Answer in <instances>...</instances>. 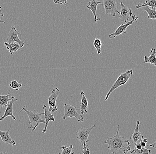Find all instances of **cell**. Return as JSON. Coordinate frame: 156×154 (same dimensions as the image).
<instances>
[{
	"instance_id": "25",
	"label": "cell",
	"mask_w": 156,
	"mask_h": 154,
	"mask_svg": "<svg viewBox=\"0 0 156 154\" xmlns=\"http://www.w3.org/2000/svg\"><path fill=\"white\" fill-rule=\"evenodd\" d=\"M9 86L12 89H15L16 90H19L20 88L22 86V84L19 83L16 81H12L10 82Z\"/></svg>"
},
{
	"instance_id": "1",
	"label": "cell",
	"mask_w": 156,
	"mask_h": 154,
	"mask_svg": "<svg viewBox=\"0 0 156 154\" xmlns=\"http://www.w3.org/2000/svg\"><path fill=\"white\" fill-rule=\"evenodd\" d=\"M105 144H108V149L114 154H126L130 151V142L124 136L119 134V125L117 126L115 135L107 138L104 141Z\"/></svg>"
},
{
	"instance_id": "26",
	"label": "cell",
	"mask_w": 156,
	"mask_h": 154,
	"mask_svg": "<svg viewBox=\"0 0 156 154\" xmlns=\"http://www.w3.org/2000/svg\"><path fill=\"white\" fill-rule=\"evenodd\" d=\"M53 2L55 4L60 5H63L67 6V0H53Z\"/></svg>"
},
{
	"instance_id": "16",
	"label": "cell",
	"mask_w": 156,
	"mask_h": 154,
	"mask_svg": "<svg viewBox=\"0 0 156 154\" xmlns=\"http://www.w3.org/2000/svg\"><path fill=\"white\" fill-rule=\"evenodd\" d=\"M15 101H14V100H11V101H9V104L7 107L6 108L3 116H1V117H0V121H1L4 120L7 117L9 116H11L13 119V120H16V118L13 115V113H12V106H13V103H14Z\"/></svg>"
},
{
	"instance_id": "27",
	"label": "cell",
	"mask_w": 156,
	"mask_h": 154,
	"mask_svg": "<svg viewBox=\"0 0 156 154\" xmlns=\"http://www.w3.org/2000/svg\"><path fill=\"white\" fill-rule=\"evenodd\" d=\"M82 153L83 154H89L90 153L89 149L88 148L87 145L86 143L84 144L83 145V149L82 151Z\"/></svg>"
},
{
	"instance_id": "30",
	"label": "cell",
	"mask_w": 156,
	"mask_h": 154,
	"mask_svg": "<svg viewBox=\"0 0 156 154\" xmlns=\"http://www.w3.org/2000/svg\"><path fill=\"white\" fill-rule=\"evenodd\" d=\"M147 146H149V147H151V148L152 147V148H155L156 149V141L153 144H147Z\"/></svg>"
},
{
	"instance_id": "24",
	"label": "cell",
	"mask_w": 156,
	"mask_h": 154,
	"mask_svg": "<svg viewBox=\"0 0 156 154\" xmlns=\"http://www.w3.org/2000/svg\"><path fill=\"white\" fill-rule=\"evenodd\" d=\"M73 145H70L68 147H66L65 145L62 146L61 149L62 150V154H74L75 152H73Z\"/></svg>"
},
{
	"instance_id": "31",
	"label": "cell",
	"mask_w": 156,
	"mask_h": 154,
	"mask_svg": "<svg viewBox=\"0 0 156 154\" xmlns=\"http://www.w3.org/2000/svg\"><path fill=\"white\" fill-rule=\"evenodd\" d=\"M140 144H141V147H146V143H145V142H143V141H141V142H140Z\"/></svg>"
},
{
	"instance_id": "12",
	"label": "cell",
	"mask_w": 156,
	"mask_h": 154,
	"mask_svg": "<svg viewBox=\"0 0 156 154\" xmlns=\"http://www.w3.org/2000/svg\"><path fill=\"white\" fill-rule=\"evenodd\" d=\"M98 4H102V2H99L98 0H91L90 2H89L87 6L88 9L91 11L94 16L95 23H97V21L100 20V18H98L96 15L97 6Z\"/></svg>"
},
{
	"instance_id": "7",
	"label": "cell",
	"mask_w": 156,
	"mask_h": 154,
	"mask_svg": "<svg viewBox=\"0 0 156 154\" xmlns=\"http://www.w3.org/2000/svg\"><path fill=\"white\" fill-rule=\"evenodd\" d=\"M60 91L57 88H55L51 91V95L49 96L48 100V111L51 113H54L58 110L56 105V99L59 95Z\"/></svg>"
},
{
	"instance_id": "14",
	"label": "cell",
	"mask_w": 156,
	"mask_h": 154,
	"mask_svg": "<svg viewBox=\"0 0 156 154\" xmlns=\"http://www.w3.org/2000/svg\"><path fill=\"white\" fill-rule=\"evenodd\" d=\"M11 128V126H10L8 130L6 131H2L0 130V136L2 141L6 144H11L12 146H14L16 145V143L13 139H12L9 134L10 130Z\"/></svg>"
},
{
	"instance_id": "8",
	"label": "cell",
	"mask_w": 156,
	"mask_h": 154,
	"mask_svg": "<svg viewBox=\"0 0 156 154\" xmlns=\"http://www.w3.org/2000/svg\"><path fill=\"white\" fill-rule=\"evenodd\" d=\"M95 127V125H94L91 127L87 128H80L77 131L76 135L78 140L80 142L82 146H83L84 144L89 142V135Z\"/></svg>"
},
{
	"instance_id": "9",
	"label": "cell",
	"mask_w": 156,
	"mask_h": 154,
	"mask_svg": "<svg viewBox=\"0 0 156 154\" xmlns=\"http://www.w3.org/2000/svg\"><path fill=\"white\" fill-rule=\"evenodd\" d=\"M20 34L14 26H12V29L9 31L7 38V42L10 44L12 43L16 42L20 46L23 47L24 46V42L22 40L20 39L19 38V35Z\"/></svg>"
},
{
	"instance_id": "2",
	"label": "cell",
	"mask_w": 156,
	"mask_h": 154,
	"mask_svg": "<svg viewBox=\"0 0 156 154\" xmlns=\"http://www.w3.org/2000/svg\"><path fill=\"white\" fill-rule=\"evenodd\" d=\"M24 111L26 113L29 118V124H31V127H29L32 131H34L39 124L41 123L45 124V120L42 119L41 116L44 114V113H38L36 110L28 111L26 109V106H24L19 113Z\"/></svg>"
},
{
	"instance_id": "10",
	"label": "cell",
	"mask_w": 156,
	"mask_h": 154,
	"mask_svg": "<svg viewBox=\"0 0 156 154\" xmlns=\"http://www.w3.org/2000/svg\"><path fill=\"white\" fill-rule=\"evenodd\" d=\"M121 12L120 13L119 18L122 22H127L133 15L132 10L131 9L127 7L122 2H120Z\"/></svg>"
},
{
	"instance_id": "21",
	"label": "cell",
	"mask_w": 156,
	"mask_h": 154,
	"mask_svg": "<svg viewBox=\"0 0 156 154\" xmlns=\"http://www.w3.org/2000/svg\"><path fill=\"white\" fill-rule=\"evenodd\" d=\"M148 6L150 8H156V0H146V2L143 3L138 4L136 5V8L137 9Z\"/></svg>"
},
{
	"instance_id": "29",
	"label": "cell",
	"mask_w": 156,
	"mask_h": 154,
	"mask_svg": "<svg viewBox=\"0 0 156 154\" xmlns=\"http://www.w3.org/2000/svg\"><path fill=\"white\" fill-rule=\"evenodd\" d=\"M134 145H135V149H138V150H140V149H142V147H141L140 143H138V144H135Z\"/></svg>"
},
{
	"instance_id": "13",
	"label": "cell",
	"mask_w": 156,
	"mask_h": 154,
	"mask_svg": "<svg viewBox=\"0 0 156 154\" xmlns=\"http://www.w3.org/2000/svg\"><path fill=\"white\" fill-rule=\"evenodd\" d=\"M43 109L44 112V117H45V126L44 129L42 131V133H45L47 131V129L48 126L49 122L50 121H55L54 116L51 114V113L48 111V109L46 105H44Z\"/></svg>"
},
{
	"instance_id": "22",
	"label": "cell",
	"mask_w": 156,
	"mask_h": 154,
	"mask_svg": "<svg viewBox=\"0 0 156 154\" xmlns=\"http://www.w3.org/2000/svg\"><path fill=\"white\" fill-rule=\"evenodd\" d=\"M131 154H151V150L145 148V147H142V149L138 150L136 149H133L130 151Z\"/></svg>"
},
{
	"instance_id": "19",
	"label": "cell",
	"mask_w": 156,
	"mask_h": 154,
	"mask_svg": "<svg viewBox=\"0 0 156 154\" xmlns=\"http://www.w3.org/2000/svg\"><path fill=\"white\" fill-rule=\"evenodd\" d=\"M4 45L6 47L7 49L9 51L10 54L12 55L15 52L20 50L22 47L20 46L18 43L14 42L9 44L6 42H5Z\"/></svg>"
},
{
	"instance_id": "6",
	"label": "cell",
	"mask_w": 156,
	"mask_h": 154,
	"mask_svg": "<svg viewBox=\"0 0 156 154\" xmlns=\"http://www.w3.org/2000/svg\"><path fill=\"white\" fill-rule=\"evenodd\" d=\"M132 20L129 22H126L125 24H122L120 25L117 30H115L114 33L110 34L109 35V38L110 39H113L116 38L117 36H119V35L122 34H125L126 33V29L129 26L132 25L134 21H137V19H138V17L136 16L135 15L132 16Z\"/></svg>"
},
{
	"instance_id": "23",
	"label": "cell",
	"mask_w": 156,
	"mask_h": 154,
	"mask_svg": "<svg viewBox=\"0 0 156 154\" xmlns=\"http://www.w3.org/2000/svg\"><path fill=\"white\" fill-rule=\"evenodd\" d=\"M93 45L94 48H95L96 51H97V54H98V55L100 54V53H101V47H102V46L103 45V44H102L101 40L99 39L96 38H95L94 40Z\"/></svg>"
},
{
	"instance_id": "20",
	"label": "cell",
	"mask_w": 156,
	"mask_h": 154,
	"mask_svg": "<svg viewBox=\"0 0 156 154\" xmlns=\"http://www.w3.org/2000/svg\"><path fill=\"white\" fill-rule=\"evenodd\" d=\"M143 10L148 14V18L151 20H156V8H150L148 6L145 7Z\"/></svg>"
},
{
	"instance_id": "32",
	"label": "cell",
	"mask_w": 156,
	"mask_h": 154,
	"mask_svg": "<svg viewBox=\"0 0 156 154\" xmlns=\"http://www.w3.org/2000/svg\"><path fill=\"white\" fill-rule=\"evenodd\" d=\"M142 141H143V142H145V143L146 144V143L148 142V139H146V138H145V139H144V138H143V139H142Z\"/></svg>"
},
{
	"instance_id": "15",
	"label": "cell",
	"mask_w": 156,
	"mask_h": 154,
	"mask_svg": "<svg viewBox=\"0 0 156 154\" xmlns=\"http://www.w3.org/2000/svg\"><path fill=\"white\" fill-rule=\"evenodd\" d=\"M10 91V89H9V93L6 95H2L0 94V108L1 109H6L8 105L9 102L11 100H14V101H17V99H15L14 96H12L9 98V92Z\"/></svg>"
},
{
	"instance_id": "17",
	"label": "cell",
	"mask_w": 156,
	"mask_h": 154,
	"mask_svg": "<svg viewBox=\"0 0 156 154\" xmlns=\"http://www.w3.org/2000/svg\"><path fill=\"white\" fill-rule=\"evenodd\" d=\"M81 95H82V99L80 103L81 114H87V113L88 102L86 97L85 95L84 92L83 90L81 91Z\"/></svg>"
},
{
	"instance_id": "18",
	"label": "cell",
	"mask_w": 156,
	"mask_h": 154,
	"mask_svg": "<svg viewBox=\"0 0 156 154\" xmlns=\"http://www.w3.org/2000/svg\"><path fill=\"white\" fill-rule=\"evenodd\" d=\"M156 49L155 48H151L150 52V56L148 57L147 56H144V63H150L156 66Z\"/></svg>"
},
{
	"instance_id": "4",
	"label": "cell",
	"mask_w": 156,
	"mask_h": 154,
	"mask_svg": "<svg viewBox=\"0 0 156 154\" xmlns=\"http://www.w3.org/2000/svg\"><path fill=\"white\" fill-rule=\"evenodd\" d=\"M78 110L76 106L64 103V113L62 118L63 120H65L68 118H71L75 117L79 122H83L84 121V117L82 115L78 113Z\"/></svg>"
},
{
	"instance_id": "3",
	"label": "cell",
	"mask_w": 156,
	"mask_h": 154,
	"mask_svg": "<svg viewBox=\"0 0 156 154\" xmlns=\"http://www.w3.org/2000/svg\"><path fill=\"white\" fill-rule=\"evenodd\" d=\"M133 74V71L131 70H126V72L121 74L118 77L116 81L112 86L111 89L107 92L105 97V101L107 100L110 95L112 94L114 91L120 87L121 86L126 84L130 77L132 76Z\"/></svg>"
},
{
	"instance_id": "5",
	"label": "cell",
	"mask_w": 156,
	"mask_h": 154,
	"mask_svg": "<svg viewBox=\"0 0 156 154\" xmlns=\"http://www.w3.org/2000/svg\"><path fill=\"white\" fill-rule=\"evenodd\" d=\"M117 0H103L104 6L106 14H110L113 17L116 16V13L120 14L118 10Z\"/></svg>"
},
{
	"instance_id": "11",
	"label": "cell",
	"mask_w": 156,
	"mask_h": 154,
	"mask_svg": "<svg viewBox=\"0 0 156 154\" xmlns=\"http://www.w3.org/2000/svg\"><path fill=\"white\" fill-rule=\"evenodd\" d=\"M141 124V122L139 120L136 121V127L134 132L130 136V141L133 144H135L140 143L144 138V136L141 134L139 131V126Z\"/></svg>"
},
{
	"instance_id": "28",
	"label": "cell",
	"mask_w": 156,
	"mask_h": 154,
	"mask_svg": "<svg viewBox=\"0 0 156 154\" xmlns=\"http://www.w3.org/2000/svg\"><path fill=\"white\" fill-rule=\"evenodd\" d=\"M4 16V13H2V7L0 6V23H5V22L2 20V17Z\"/></svg>"
}]
</instances>
